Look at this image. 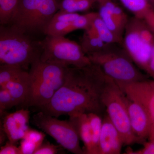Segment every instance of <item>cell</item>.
<instances>
[{
  "mask_svg": "<svg viewBox=\"0 0 154 154\" xmlns=\"http://www.w3.org/2000/svg\"><path fill=\"white\" fill-rule=\"evenodd\" d=\"M41 40L13 25H0V65L17 66L29 71L33 63L40 58Z\"/></svg>",
  "mask_w": 154,
  "mask_h": 154,
  "instance_id": "7a4b0ae2",
  "label": "cell"
},
{
  "mask_svg": "<svg viewBox=\"0 0 154 154\" xmlns=\"http://www.w3.org/2000/svg\"><path fill=\"white\" fill-rule=\"evenodd\" d=\"M69 67L35 60L28 71L29 91L24 106L37 108L47 105L63 85Z\"/></svg>",
  "mask_w": 154,
  "mask_h": 154,
  "instance_id": "3957f363",
  "label": "cell"
},
{
  "mask_svg": "<svg viewBox=\"0 0 154 154\" xmlns=\"http://www.w3.org/2000/svg\"><path fill=\"white\" fill-rule=\"evenodd\" d=\"M108 79L94 63L82 67H69L63 85L51 100L36 109L57 118L76 113L104 115L106 111L102 95Z\"/></svg>",
  "mask_w": 154,
  "mask_h": 154,
  "instance_id": "6da1fadb",
  "label": "cell"
},
{
  "mask_svg": "<svg viewBox=\"0 0 154 154\" xmlns=\"http://www.w3.org/2000/svg\"></svg>",
  "mask_w": 154,
  "mask_h": 154,
  "instance_id": "836d02e7",
  "label": "cell"
},
{
  "mask_svg": "<svg viewBox=\"0 0 154 154\" xmlns=\"http://www.w3.org/2000/svg\"><path fill=\"white\" fill-rule=\"evenodd\" d=\"M142 19L134 17L128 20L123 42L125 51L137 65L146 72L154 45L144 39L140 32Z\"/></svg>",
  "mask_w": 154,
  "mask_h": 154,
  "instance_id": "9c48e42d",
  "label": "cell"
},
{
  "mask_svg": "<svg viewBox=\"0 0 154 154\" xmlns=\"http://www.w3.org/2000/svg\"><path fill=\"white\" fill-rule=\"evenodd\" d=\"M143 20L149 28L154 31V9H152L145 16Z\"/></svg>",
  "mask_w": 154,
  "mask_h": 154,
  "instance_id": "f546056e",
  "label": "cell"
},
{
  "mask_svg": "<svg viewBox=\"0 0 154 154\" xmlns=\"http://www.w3.org/2000/svg\"><path fill=\"white\" fill-rule=\"evenodd\" d=\"M123 5L134 17L143 19L145 16L153 9L146 0H119Z\"/></svg>",
  "mask_w": 154,
  "mask_h": 154,
  "instance_id": "44dd1931",
  "label": "cell"
},
{
  "mask_svg": "<svg viewBox=\"0 0 154 154\" xmlns=\"http://www.w3.org/2000/svg\"><path fill=\"white\" fill-rule=\"evenodd\" d=\"M15 144L8 140L5 145L1 146L0 154H21L19 147Z\"/></svg>",
  "mask_w": 154,
  "mask_h": 154,
  "instance_id": "f1b7e54d",
  "label": "cell"
},
{
  "mask_svg": "<svg viewBox=\"0 0 154 154\" xmlns=\"http://www.w3.org/2000/svg\"><path fill=\"white\" fill-rule=\"evenodd\" d=\"M146 73L149 75L154 80V45L149 61Z\"/></svg>",
  "mask_w": 154,
  "mask_h": 154,
  "instance_id": "4dcf8cb0",
  "label": "cell"
},
{
  "mask_svg": "<svg viewBox=\"0 0 154 154\" xmlns=\"http://www.w3.org/2000/svg\"><path fill=\"white\" fill-rule=\"evenodd\" d=\"M92 27L107 45L120 43L122 39L118 37L108 28L99 16V13L92 23Z\"/></svg>",
  "mask_w": 154,
  "mask_h": 154,
  "instance_id": "ac0fdd59",
  "label": "cell"
},
{
  "mask_svg": "<svg viewBox=\"0 0 154 154\" xmlns=\"http://www.w3.org/2000/svg\"><path fill=\"white\" fill-rule=\"evenodd\" d=\"M45 137V133L43 131H38L29 128L22 139L30 141L35 144L38 148L44 141Z\"/></svg>",
  "mask_w": 154,
  "mask_h": 154,
  "instance_id": "d4e9b609",
  "label": "cell"
},
{
  "mask_svg": "<svg viewBox=\"0 0 154 154\" xmlns=\"http://www.w3.org/2000/svg\"><path fill=\"white\" fill-rule=\"evenodd\" d=\"M118 85L127 96L139 102L146 108L151 119L154 131V80Z\"/></svg>",
  "mask_w": 154,
  "mask_h": 154,
  "instance_id": "8fae6325",
  "label": "cell"
},
{
  "mask_svg": "<svg viewBox=\"0 0 154 154\" xmlns=\"http://www.w3.org/2000/svg\"><path fill=\"white\" fill-rule=\"evenodd\" d=\"M16 106L14 99L8 91L5 88H0V116L2 118L6 111Z\"/></svg>",
  "mask_w": 154,
  "mask_h": 154,
  "instance_id": "cb8c5ba5",
  "label": "cell"
},
{
  "mask_svg": "<svg viewBox=\"0 0 154 154\" xmlns=\"http://www.w3.org/2000/svg\"><path fill=\"white\" fill-rule=\"evenodd\" d=\"M30 112L28 109H22L11 113H6L1 121V125L5 131L8 140L16 144L22 139L28 126L30 118Z\"/></svg>",
  "mask_w": 154,
  "mask_h": 154,
  "instance_id": "7c38bea8",
  "label": "cell"
},
{
  "mask_svg": "<svg viewBox=\"0 0 154 154\" xmlns=\"http://www.w3.org/2000/svg\"><path fill=\"white\" fill-rule=\"evenodd\" d=\"M92 132L93 154H99V143L102 131L103 117L94 113H88Z\"/></svg>",
  "mask_w": 154,
  "mask_h": 154,
  "instance_id": "ffe728a7",
  "label": "cell"
},
{
  "mask_svg": "<svg viewBox=\"0 0 154 154\" xmlns=\"http://www.w3.org/2000/svg\"><path fill=\"white\" fill-rule=\"evenodd\" d=\"M29 72L28 71H25L3 87L8 91L16 106L24 105L26 102L29 91Z\"/></svg>",
  "mask_w": 154,
  "mask_h": 154,
  "instance_id": "2e32d148",
  "label": "cell"
},
{
  "mask_svg": "<svg viewBox=\"0 0 154 154\" xmlns=\"http://www.w3.org/2000/svg\"><path fill=\"white\" fill-rule=\"evenodd\" d=\"M96 0H62L59 11L75 13L89 10Z\"/></svg>",
  "mask_w": 154,
  "mask_h": 154,
  "instance_id": "7402d4cb",
  "label": "cell"
},
{
  "mask_svg": "<svg viewBox=\"0 0 154 154\" xmlns=\"http://www.w3.org/2000/svg\"><path fill=\"white\" fill-rule=\"evenodd\" d=\"M122 98L133 131L143 142H145L146 139L149 137L153 131L152 123L149 113L143 105L130 99L123 92Z\"/></svg>",
  "mask_w": 154,
  "mask_h": 154,
  "instance_id": "30bf717a",
  "label": "cell"
},
{
  "mask_svg": "<svg viewBox=\"0 0 154 154\" xmlns=\"http://www.w3.org/2000/svg\"><path fill=\"white\" fill-rule=\"evenodd\" d=\"M62 0H19L10 23L38 38L58 11Z\"/></svg>",
  "mask_w": 154,
  "mask_h": 154,
  "instance_id": "277c9868",
  "label": "cell"
},
{
  "mask_svg": "<svg viewBox=\"0 0 154 154\" xmlns=\"http://www.w3.org/2000/svg\"><path fill=\"white\" fill-rule=\"evenodd\" d=\"M80 45L83 51L87 55L101 51L109 45L102 41L92 26L85 30V32L80 39Z\"/></svg>",
  "mask_w": 154,
  "mask_h": 154,
  "instance_id": "e0dca14e",
  "label": "cell"
},
{
  "mask_svg": "<svg viewBox=\"0 0 154 154\" xmlns=\"http://www.w3.org/2000/svg\"><path fill=\"white\" fill-rule=\"evenodd\" d=\"M69 116V120L73 125L80 140L84 143L85 154H93L92 132L88 113H73Z\"/></svg>",
  "mask_w": 154,
  "mask_h": 154,
  "instance_id": "9a60e30c",
  "label": "cell"
},
{
  "mask_svg": "<svg viewBox=\"0 0 154 154\" xmlns=\"http://www.w3.org/2000/svg\"><path fill=\"white\" fill-rule=\"evenodd\" d=\"M87 56L92 63L100 67L104 73L117 85L147 80L127 53L111 50L107 46L101 51Z\"/></svg>",
  "mask_w": 154,
  "mask_h": 154,
  "instance_id": "5b68a950",
  "label": "cell"
},
{
  "mask_svg": "<svg viewBox=\"0 0 154 154\" xmlns=\"http://www.w3.org/2000/svg\"><path fill=\"white\" fill-rule=\"evenodd\" d=\"M122 94L118 85L109 77L102 95V102L106 113L121 134L124 145L143 143L133 131Z\"/></svg>",
  "mask_w": 154,
  "mask_h": 154,
  "instance_id": "52a82bcc",
  "label": "cell"
},
{
  "mask_svg": "<svg viewBox=\"0 0 154 154\" xmlns=\"http://www.w3.org/2000/svg\"><path fill=\"white\" fill-rule=\"evenodd\" d=\"M41 43L40 59L44 62L77 67L92 63L80 45L65 36L45 35Z\"/></svg>",
  "mask_w": 154,
  "mask_h": 154,
  "instance_id": "8992f818",
  "label": "cell"
},
{
  "mask_svg": "<svg viewBox=\"0 0 154 154\" xmlns=\"http://www.w3.org/2000/svg\"><path fill=\"white\" fill-rule=\"evenodd\" d=\"M25 71L27 70L17 66L0 65V88L5 87Z\"/></svg>",
  "mask_w": 154,
  "mask_h": 154,
  "instance_id": "603a6c76",
  "label": "cell"
},
{
  "mask_svg": "<svg viewBox=\"0 0 154 154\" xmlns=\"http://www.w3.org/2000/svg\"><path fill=\"white\" fill-rule=\"evenodd\" d=\"M31 122L49 135L64 148L75 154H85L80 146V138L71 122L63 120L41 111L34 114Z\"/></svg>",
  "mask_w": 154,
  "mask_h": 154,
  "instance_id": "ba28073f",
  "label": "cell"
},
{
  "mask_svg": "<svg viewBox=\"0 0 154 154\" xmlns=\"http://www.w3.org/2000/svg\"><path fill=\"white\" fill-rule=\"evenodd\" d=\"M99 143V154H119L124 145L121 134L113 125L107 113L103 116Z\"/></svg>",
  "mask_w": 154,
  "mask_h": 154,
  "instance_id": "4fadbf2b",
  "label": "cell"
},
{
  "mask_svg": "<svg viewBox=\"0 0 154 154\" xmlns=\"http://www.w3.org/2000/svg\"><path fill=\"white\" fill-rule=\"evenodd\" d=\"M98 13H90L79 17L73 21L50 22L45 30V35L65 36L68 33L78 30H85L92 25Z\"/></svg>",
  "mask_w": 154,
  "mask_h": 154,
  "instance_id": "5bb4252c",
  "label": "cell"
},
{
  "mask_svg": "<svg viewBox=\"0 0 154 154\" xmlns=\"http://www.w3.org/2000/svg\"><path fill=\"white\" fill-rule=\"evenodd\" d=\"M146 1L152 6V8L154 9V0H146Z\"/></svg>",
  "mask_w": 154,
  "mask_h": 154,
  "instance_id": "d6a6232c",
  "label": "cell"
},
{
  "mask_svg": "<svg viewBox=\"0 0 154 154\" xmlns=\"http://www.w3.org/2000/svg\"><path fill=\"white\" fill-rule=\"evenodd\" d=\"M8 138L5 131L3 129L2 127L0 125V144L2 145L6 139Z\"/></svg>",
  "mask_w": 154,
  "mask_h": 154,
  "instance_id": "1f68e13d",
  "label": "cell"
},
{
  "mask_svg": "<svg viewBox=\"0 0 154 154\" xmlns=\"http://www.w3.org/2000/svg\"><path fill=\"white\" fill-rule=\"evenodd\" d=\"M21 154H33L38 147L30 141L22 139L19 147Z\"/></svg>",
  "mask_w": 154,
  "mask_h": 154,
  "instance_id": "4316f807",
  "label": "cell"
},
{
  "mask_svg": "<svg viewBox=\"0 0 154 154\" xmlns=\"http://www.w3.org/2000/svg\"><path fill=\"white\" fill-rule=\"evenodd\" d=\"M99 14L105 24L114 34L122 39V35L126 26L113 16L104 6L99 5Z\"/></svg>",
  "mask_w": 154,
  "mask_h": 154,
  "instance_id": "d6986e66",
  "label": "cell"
},
{
  "mask_svg": "<svg viewBox=\"0 0 154 154\" xmlns=\"http://www.w3.org/2000/svg\"><path fill=\"white\" fill-rule=\"evenodd\" d=\"M127 153L131 154H154V138L150 139L148 143H144L143 148L134 151L131 149L127 151Z\"/></svg>",
  "mask_w": 154,
  "mask_h": 154,
  "instance_id": "83f0119b",
  "label": "cell"
},
{
  "mask_svg": "<svg viewBox=\"0 0 154 154\" xmlns=\"http://www.w3.org/2000/svg\"><path fill=\"white\" fill-rule=\"evenodd\" d=\"M59 147L50 143L48 141H43L36 149L33 154H55L59 151Z\"/></svg>",
  "mask_w": 154,
  "mask_h": 154,
  "instance_id": "484cf974",
  "label": "cell"
}]
</instances>
